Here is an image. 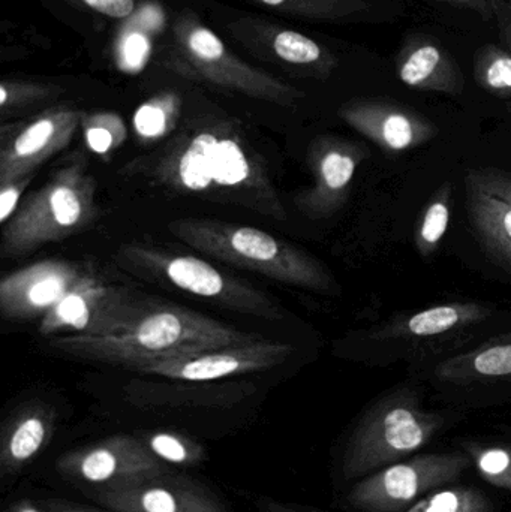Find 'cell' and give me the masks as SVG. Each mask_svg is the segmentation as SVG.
<instances>
[{"instance_id": "cell-1", "label": "cell", "mask_w": 511, "mask_h": 512, "mask_svg": "<svg viewBox=\"0 0 511 512\" xmlns=\"http://www.w3.org/2000/svg\"><path fill=\"white\" fill-rule=\"evenodd\" d=\"M149 171L177 192L234 204L275 221L287 219L263 165L228 129L213 126L177 138L150 162Z\"/></svg>"}, {"instance_id": "cell-2", "label": "cell", "mask_w": 511, "mask_h": 512, "mask_svg": "<svg viewBox=\"0 0 511 512\" xmlns=\"http://www.w3.org/2000/svg\"><path fill=\"white\" fill-rule=\"evenodd\" d=\"M263 339L254 333L173 304L155 303L119 333L108 336H56L48 348L62 357L132 369L155 358L189 354Z\"/></svg>"}, {"instance_id": "cell-3", "label": "cell", "mask_w": 511, "mask_h": 512, "mask_svg": "<svg viewBox=\"0 0 511 512\" xmlns=\"http://www.w3.org/2000/svg\"><path fill=\"white\" fill-rule=\"evenodd\" d=\"M168 230L189 248L225 264L320 294L335 291V279L317 258L258 228L182 218L170 222Z\"/></svg>"}, {"instance_id": "cell-4", "label": "cell", "mask_w": 511, "mask_h": 512, "mask_svg": "<svg viewBox=\"0 0 511 512\" xmlns=\"http://www.w3.org/2000/svg\"><path fill=\"white\" fill-rule=\"evenodd\" d=\"M96 182L77 155L3 225L0 255L20 258L86 230L98 215Z\"/></svg>"}, {"instance_id": "cell-5", "label": "cell", "mask_w": 511, "mask_h": 512, "mask_svg": "<svg viewBox=\"0 0 511 512\" xmlns=\"http://www.w3.org/2000/svg\"><path fill=\"white\" fill-rule=\"evenodd\" d=\"M120 256L131 270L165 280L189 294L215 301L219 306L272 321L282 318L278 301L197 256L170 254L141 245L125 246Z\"/></svg>"}, {"instance_id": "cell-6", "label": "cell", "mask_w": 511, "mask_h": 512, "mask_svg": "<svg viewBox=\"0 0 511 512\" xmlns=\"http://www.w3.org/2000/svg\"><path fill=\"white\" fill-rule=\"evenodd\" d=\"M155 301L128 289L107 285L87 274L39 321V334L56 336H108L140 318Z\"/></svg>"}, {"instance_id": "cell-7", "label": "cell", "mask_w": 511, "mask_h": 512, "mask_svg": "<svg viewBox=\"0 0 511 512\" xmlns=\"http://www.w3.org/2000/svg\"><path fill=\"white\" fill-rule=\"evenodd\" d=\"M176 35L186 59L185 69L195 77L284 107L305 98V93L297 87L237 59L209 27L192 20L179 21Z\"/></svg>"}, {"instance_id": "cell-8", "label": "cell", "mask_w": 511, "mask_h": 512, "mask_svg": "<svg viewBox=\"0 0 511 512\" xmlns=\"http://www.w3.org/2000/svg\"><path fill=\"white\" fill-rule=\"evenodd\" d=\"M294 348L288 343L260 339L243 345L219 346L173 357L155 358L132 367L144 375L186 382H209L263 372L285 363Z\"/></svg>"}, {"instance_id": "cell-9", "label": "cell", "mask_w": 511, "mask_h": 512, "mask_svg": "<svg viewBox=\"0 0 511 512\" xmlns=\"http://www.w3.org/2000/svg\"><path fill=\"white\" fill-rule=\"evenodd\" d=\"M84 493L113 512H228L213 490L168 471L126 478Z\"/></svg>"}, {"instance_id": "cell-10", "label": "cell", "mask_w": 511, "mask_h": 512, "mask_svg": "<svg viewBox=\"0 0 511 512\" xmlns=\"http://www.w3.org/2000/svg\"><path fill=\"white\" fill-rule=\"evenodd\" d=\"M369 155L363 144L345 138L335 135L315 138L308 149L314 183L294 198L297 210L312 221L335 216L347 203L357 168Z\"/></svg>"}, {"instance_id": "cell-11", "label": "cell", "mask_w": 511, "mask_h": 512, "mask_svg": "<svg viewBox=\"0 0 511 512\" xmlns=\"http://www.w3.org/2000/svg\"><path fill=\"white\" fill-rule=\"evenodd\" d=\"M81 111L51 108L35 119L5 125L0 132V185L35 174L56 153L69 146L78 126Z\"/></svg>"}, {"instance_id": "cell-12", "label": "cell", "mask_w": 511, "mask_h": 512, "mask_svg": "<svg viewBox=\"0 0 511 512\" xmlns=\"http://www.w3.org/2000/svg\"><path fill=\"white\" fill-rule=\"evenodd\" d=\"M89 271L59 259H45L0 280V313L8 321H32L50 312Z\"/></svg>"}, {"instance_id": "cell-13", "label": "cell", "mask_w": 511, "mask_h": 512, "mask_svg": "<svg viewBox=\"0 0 511 512\" xmlns=\"http://www.w3.org/2000/svg\"><path fill=\"white\" fill-rule=\"evenodd\" d=\"M339 117L387 153L417 149L437 135V128L416 110L387 99H356L342 105Z\"/></svg>"}, {"instance_id": "cell-14", "label": "cell", "mask_w": 511, "mask_h": 512, "mask_svg": "<svg viewBox=\"0 0 511 512\" xmlns=\"http://www.w3.org/2000/svg\"><path fill=\"white\" fill-rule=\"evenodd\" d=\"M150 454L140 439L120 436L66 457L60 469L69 480L83 483L84 490L98 489L126 478L167 471L161 460Z\"/></svg>"}, {"instance_id": "cell-15", "label": "cell", "mask_w": 511, "mask_h": 512, "mask_svg": "<svg viewBox=\"0 0 511 512\" xmlns=\"http://www.w3.org/2000/svg\"><path fill=\"white\" fill-rule=\"evenodd\" d=\"M399 80L413 90L456 96L464 92L465 78L452 54L429 36H410L396 57Z\"/></svg>"}, {"instance_id": "cell-16", "label": "cell", "mask_w": 511, "mask_h": 512, "mask_svg": "<svg viewBox=\"0 0 511 512\" xmlns=\"http://www.w3.org/2000/svg\"><path fill=\"white\" fill-rule=\"evenodd\" d=\"M468 216L483 248L511 271V204L489 194L473 177H465Z\"/></svg>"}, {"instance_id": "cell-17", "label": "cell", "mask_w": 511, "mask_h": 512, "mask_svg": "<svg viewBox=\"0 0 511 512\" xmlns=\"http://www.w3.org/2000/svg\"><path fill=\"white\" fill-rule=\"evenodd\" d=\"M53 414L44 406H30L12 420L2 445L3 477H11L32 462L50 438Z\"/></svg>"}, {"instance_id": "cell-18", "label": "cell", "mask_w": 511, "mask_h": 512, "mask_svg": "<svg viewBox=\"0 0 511 512\" xmlns=\"http://www.w3.org/2000/svg\"><path fill=\"white\" fill-rule=\"evenodd\" d=\"M488 313L489 310L486 307L477 303L443 304V306L422 310L408 318L404 324L395 325L377 333V337L390 339V337L399 336H438V334L449 333L456 328L474 324L486 318Z\"/></svg>"}, {"instance_id": "cell-19", "label": "cell", "mask_w": 511, "mask_h": 512, "mask_svg": "<svg viewBox=\"0 0 511 512\" xmlns=\"http://www.w3.org/2000/svg\"><path fill=\"white\" fill-rule=\"evenodd\" d=\"M273 53L282 62L311 68L318 77H327L336 68V57L323 45L296 30H276L272 35Z\"/></svg>"}, {"instance_id": "cell-20", "label": "cell", "mask_w": 511, "mask_h": 512, "mask_svg": "<svg viewBox=\"0 0 511 512\" xmlns=\"http://www.w3.org/2000/svg\"><path fill=\"white\" fill-rule=\"evenodd\" d=\"M372 429L383 436L387 447L396 451H411L425 439V427L407 403H392L378 414Z\"/></svg>"}, {"instance_id": "cell-21", "label": "cell", "mask_w": 511, "mask_h": 512, "mask_svg": "<svg viewBox=\"0 0 511 512\" xmlns=\"http://www.w3.org/2000/svg\"><path fill=\"white\" fill-rule=\"evenodd\" d=\"M294 17L342 21L369 11L368 0H252Z\"/></svg>"}, {"instance_id": "cell-22", "label": "cell", "mask_w": 511, "mask_h": 512, "mask_svg": "<svg viewBox=\"0 0 511 512\" xmlns=\"http://www.w3.org/2000/svg\"><path fill=\"white\" fill-rule=\"evenodd\" d=\"M180 98L174 93L155 96L140 105L134 114V131L144 143H153L170 134L180 116Z\"/></svg>"}, {"instance_id": "cell-23", "label": "cell", "mask_w": 511, "mask_h": 512, "mask_svg": "<svg viewBox=\"0 0 511 512\" xmlns=\"http://www.w3.org/2000/svg\"><path fill=\"white\" fill-rule=\"evenodd\" d=\"M447 373L464 370L473 375L510 376L511 375V339L480 346L470 354L459 355L446 363Z\"/></svg>"}, {"instance_id": "cell-24", "label": "cell", "mask_w": 511, "mask_h": 512, "mask_svg": "<svg viewBox=\"0 0 511 512\" xmlns=\"http://www.w3.org/2000/svg\"><path fill=\"white\" fill-rule=\"evenodd\" d=\"M474 78L485 92L498 98H511V53L488 44L477 54Z\"/></svg>"}, {"instance_id": "cell-25", "label": "cell", "mask_w": 511, "mask_h": 512, "mask_svg": "<svg viewBox=\"0 0 511 512\" xmlns=\"http://www.w3.org/2000/svg\"><path fill=\"white\" fill-rule=\"evenodd\" d=\"M80 126L87 147L104 158L119 149L128 138L125 122L114 113L83 114Z\"/></svg>"}, {"instance_id": "cell-26", "label": "cell", "mask_w": 511, "mask_h": 512, "mask_svg": "<svg viewBox=\"0 0 511 512\" xmlns=\"http://www.w3.org/2000/svg\"><path fill=\"white\" fill-rule=\"evenodd\" d=\"M450 198L452 185L446 183L425 210L416 236L417 249L425 258L437 249L446 236L450 224Z\"/></svg>"}, {"instance_id": "cell-27", "label": "cell", "mask_w": 511, "mask_h": 512, "mask_svg": "<svg viewBox=\"0 0 511 512\" xmlns=\"http://www.w3.org/2000/svg\"><path fill=\"white\" fill-rule=\"evenodd\" d=\"M144 444L152 451L153 456L158 457L161 462L170 463V465L192 466L203 457L201 451L194 450L192 442L185 441L170 432L150 433L144 439Z\"/></svg>"}, {"instance_id": "cell-28", "label": "cell", "mask_w": 511, "mask_h": 512, "mask_svg": "<svg viewBox=\"0 0 511 512\" xmlns=\"http://www.w3.org/2000/svg\"><path fill=\"white\" fill-rule=\"evenodd\" d=\"M152 41L143 30H129L123 33L117 47V63L125 72H140L149 62Z\"/></svg>"}, {"instance_id": "cell-29", "label": "cell", "mask_w": 511, "mask_h": 512, "mask_svg": "<svg viewBox=\"0 0 511 512\" xmlns=\"http://www.w3.org/2000/svg\"><path fill=\"white\" fill-rule=\"evenodd\" d=\"M50 96H53V89L39 86V84H18L8 83V81L0 84V108L3 114L44 101Z\"/></svg>"}, {"instance_id": "cell-30", "label": "cell", "mask_w": 511, "mask_h": 512, "mask_svg": "<svg viewBox=\"0 0 511 512\" xmlns=\"http://www.w3.org/2000/svg\"><path fill=\"white\" fill-rule=\"evenodd\" d=\"M380 478L384 495L392 501L407 502L419 492V474L410 466H395Z\"/></svg>"}, {"instance_id": "cell-31", "label": "cell", "mask_w": 511, "mask_h": 512, "mask_svg": "<svg viewBox=\"0 0 511 512\" xmlns=\"http://www.w3.org/2000/svg\"><path fill=\"white\" fill-rule=\"evenodd\" d=\"M483 189L511 204V174L497 168H476L468 171Z\"/></svg>"}, {"instance_id": "cell-32", "label": "cell", "mask_w": 511, "mask_h": 512, "mask_svg": "<svg viewBox=\"0 0 511 512\" xmlns=\"http://www.w3.org/2000/svg\"><path fill=\"white\" fill-rule=\"evenodd\" d=\"M35 174L0 185V224L5 225L15 215L20 207L21 197L27 186L32 183Z\"/></svg>"}, {"instance_id": "cell-33", "label": "cell", "mask_w": 511, "mask_h": 512, "mask_svg": "<svg viewBox=\"0 0 511 512\" xmlns=\"http://www.w3.org/2000/svg\"><path fill=\"white\" fill-rule=\"evenodd\" d=\"M90 9L111 18H126L135 11V0H83Z\"/></svg>"}, {"instance_id": "cell-34", "label": "cell", "mask_w": 511, "mask_h": 512, "mask_svg": "<svg viewBox=\"0 0 511 512\" xmlns=\"http://www.w3.org/2000/svg\"><path fill=\"white\" fill-rule=\"evenodd\" d=\"M459 510H461V501H459L458 495L444 492L429 499L425 504L419 505L416 510L411 512H459Z\"/></svg>"}, {"instance_id": "cell-35", "label": "cell", "mask_w": 511, "mask_h": 512, "mask_svg": "<svg viewBox=\"0 0 511 512\" xmlns=\"http://www.w3.org/2000/svg\"><path fill=\"white\" fill-rule=\"evenodd\" d=\"M495 14L500 20L501 41L511 53V3L506 0H492Z\"/></svg>"}, {"instance_id": "cell-36", "label": "cell", "mask_w": 511, "mask_h": 512, "mask_svg": "<svg viewBox=\"0 0 511 512\" xmlns=\"http://www.w3.org/2000/svg\"><path fill=\"white\" fill-rule=\"evenodd\" d=\"M510 457L504 451H489L480 460V468L489 475H498L509 468Z\"/></svg>"}, {"instance_id": "cell-37", "label": "cell", "mask_w": 511, "mask_h": 512, "mask_svg": "<svg viewBox=\"0 0 511 512\" xmlns=\"http://www.w3.org/2000/svg\"><path fill=\"white\" fill-rule=\"evenodd\" d=\"M440 2L452 3V5L468 8L482 17V20L489 21L495 15L494 2L492 0H440Z\"/></svg>"}, {"instance_id": "cell-38", "label": "cell", "mask_w": 511, "mask_h": 512, "mask_svg": "<svg viewBox=\"0 0 511 512\" xmlns=\"http://www.w3.org/2000/svg\"><path fill=\"white\" fill-rule=\"evenodd\" d=\"M38 505L44 512H99L87 510V508L80 507V505H72L63 501H44L38 502Z\"/></svg>"}, {"instance_id": "cell-39", "label": "cell", "mask_w": 511, "mask_h": 512, "mask_svg": "<svg viewBox=\"0 0 511 512\" xmlns=\"http://www.w3.org/2000/svg\"><path fill=\"white\" fill-rule=\"evenodd\" d=\"M8 512H44L39 507L38 502L21 501L12 505Z\"/></svg>"}, {"instance_id": "cell-40", "label": "cell", "mask_w": 511, "mask_h": 512, "mask_svg": "<svg viewBox=\"0 0 511 512\" xmlns=\"http://www.w3.org/2000/svg\"><path fill=\"white\" fill-rule=\"evenodd\" d=\"M507 110H509V113L511 114V102L509 104V107H507Z\"/></svg>"}, {"instance_id": "cell-41", "label": "cell", "mask_w": 511, "mask_h": 512, "mask_svg": "<svg viewBox=\"0 0 511 512\" xmlns=\"http://www.w3.org/2000/svg\"><path fill=\"white\" fill-rule=\"evenodd\" d=\"M506 2H510L511 3V0H506Z\"/></svg>"}]
</instances>
